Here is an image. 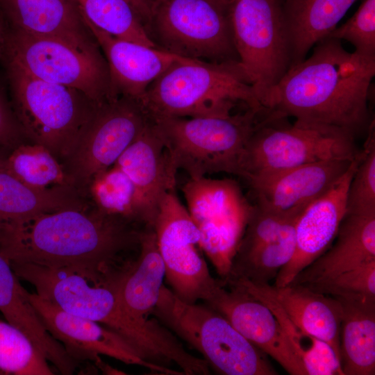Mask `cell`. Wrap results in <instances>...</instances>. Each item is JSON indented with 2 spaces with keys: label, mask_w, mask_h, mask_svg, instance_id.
I'll return each mask as SVG.
<instances>
[{
  "label": "cell",
  "mask_w": 375,
  "mask_h": 375,
  "mask_svg": "<svg viewBox=\"0 0 375 375\" xmlns=\"http://www.w3.org/2000/svg\"><path fill=\"white\" fill-rule=\"evenodd\" d=\"M5 160H6V157L2 156L0 154V170L5 168Z\"/></svg>",
  "instance_id": "7bdbcfd3"
},
{
  "label": "cell",
  "mask_w": 375,
  "mask_h": 375,
  "mask_svg": "<svg viewBox=\"0 0 375 375\" xmlns=\"http://www.w3.org/2000/svg\"><path fill=\"white\" fill-rule=\"evenodd\" d=\"M353 160L315 162L251 178L247 181L254 205L276 213H301L341 177Z\"/></svg>",
  "instance_id": "ac0fdd59"
},
{
  "label": "cell",
  "mask_w": 375,
  "mask_h": 375,
  "mask_svg": "<svg viewBox=\"0 0 375 375\" xmlns=\"http://www.w3.org/2000/svg\"><path fill=\"white\" fill-rule=\"evenodd\" d=\"M257 299L267 305L277 318L307 375H343L340 360L331 345L298 328L274 302Z\"/></svg>",
  "instance_id": "1f68e13d"
},
{
  "label": "cell",
  "mask_w": 375,
  "mask_h": 375,
  "mask_svg": "<svg viewBox=\"0 0 375 375\" xmlns=\"http://www.w3.org/2000/svg\"><path fill=\"white\" fill-rule=\"evenodd\" d=\"M297 220L275 240L235 255L230 274L223 281L242 278L256 284H269L294 255Z\"/></svg>",
  "instance_id": "f1b7e54d"
},
{
  "label": "cell",
  "mask_w": 375,
  "mask_h": 375,
  "mask_svg": "<svg viewBox=\"0 0 375 375\" xmlns=\"http://www.w3.org/2000/svg\"><path fill=\"white\" fill-rule=\"evenodd\" d=\"M188 211L200 235L199 247L225 280L253 210L231 178H190L182 187Z\"/></svg>",
  "instance_id": "30bf717a"
},
{
  "label": "cell",
  "mask_w": 375,
  "mask_h": 375,
  "mask_svg": "<svg viewBox=\"0 0 375 375\" xmlns=\"http://www.w3.org/2000/svg\"><path fill=\"white\" fill-rule=\"evenodd\" d=\"M356 0H285L281 2L287 31L290 67L306 58L326 38Z\"/></svg>",
  "instance_id": "4316f807"
},
{
  "label": "cell",
  "mask_w": 375,
  "mask_h": 375,
  "mask_svg": "<svg viewBox=\"0 0 375 375\" xmlns=\"http://www.w3.org/2000/svg\"><path fill=\"white\" fill-rule=\"evenodd\" d=\"M151 119L135 98L119 96L99 103L60 162L74 186L88 196L92 179L114 165Z\"/></svg>",
  "instance_id": "4fadbf2b"
},
{
  "label": "cell",
  "mask_w": 375,
  "mask_h": 375,
  "mask_svg": "<svg viewBox=\"0 0 375 375\" xmlns=\"http://www.w3.org/2000/svg\"><path fill=\"white\" fill-rule=\"evenodd\" d=\"M334 240L289 284L310 288L375 260V213H346Z\"/></svg>",
  "instance_id": "603a6c76"
},
{
  "label": "cell",
  "mask_w": 375,
  "mask_h": 375,
  "mask_svg": "<svg viewBox=\"0 0 375 375\" xmlns=\"http://www.w3.org/2000/svg\"><path fill=\"white\" fill-rule=\"evenodd\" d=\"M139 250L135 260L124 262L119 269L117 284L126 310L134 317L144 319L156 306L165 278L153 227L144 226Z\"/></svg>",
  "instance_id": "d4e9b609"
},
{
  "label": "cell",
  "mask_w": 375,
  "mask_h": 375,
  "mask_svg": "<svg viewBox=\"0 0 375 375\" xmlns=\"http://www.w3.org/2000/svg\"><path fill=\"white\" fill-rule=\"evenodd\" d=\"M1 60L44 81L76 88L101 103L110 98V75L102 53L82 51L58 39L5 28Z\"/></svg>",
  "instance_id": "8fae6325"
},
{
  "label": "cell",
  "mask_w": 375,
  "mask_h": 375,
  "mask_svg": "<svg viewBox=\"0 0 375 375\" xmlns=\"http://www.w3.org/2000/svg\"><path fill=\"white\" fill-rule=\"evenodd\" d=\"M73 1L83 17L98 28L119 39L156 47L142 16L128 0Z\"/></svg>",
  "instance_id": "f546056e"
},
{
  "label": "cell",
  "mask_w": 375,
  "mask_h": 375,
  "mask_svg": "<svg viewBox=\"0 0 375 375\" xmlns=\"http://www.w3.org/2000/svg\"><path fill=\"white\" fill-rule=\"evenodd\" d=\"M301 213H276L263 210L253 204V212L236 255L275 240L298 219Z\"/></svg>",
  "instance_id": "74e56055"
},
{
  "label": "cell",
  "mask_w": 375,
  "mask_h": 375,
  "mask_svg": "<svg viewBox=\"0 0 375 375\" xmlns=\"http://www.w3.org/2000/svg\"><path fill=\"white\" fill-rule=\"evenodd\" d=\"M151 314L226 375H276L266 354L222 315L209 307L182 301L162 285Z\"/></svg>",
  "instance_id": "ba28073f"
},
{
  "label": "cell",
  "mask_w": 375,
  "mask_h": 375,
  "mask_svg": "<svg viewBox=\"0 0 375 375\" xmlns=\"http://www.w3.org/2000/svg\"><path fill=\"white\" fill-rule=\"evenodd\" d=\"M84 19L107 62L110 98L126 96L140 99L169 67L186 58L156 47L117 38Z\"/></svg>",
  "instance_id": "7402d4cb"
},
{
  "label": "cell",
  "mask_w": 375,
  "mask_h": 375,
  "mask_svg": "<svg viewBox=\"0 0 375 375\" xmlns=\"http://www.w3.org/2000/svg\"><path fill=\"white\" fill-rule=\"evenodd\" d=\"M20 279L36 294L63 310L99 323L128 342L147 360L163 356L172 342L170 332L153 319H138L124 307L117 285L119 266L101 270L81 266H46L10 262Z\"/></svg>",
  "instance_id": "3957f363"
},
{
  "label": "cell",
  "mask_w": 375,
  "mask_h": 375,
  "mask_svg": "<svg viewBox=\"0 0 375 375\" xmlns=\"http://www.w3.org/2000/svg\"><path fill=\"white\" fill-rule=\"evenodd\" d=\"M47 359L19 328L0 319V375H52Z\"/></svg>",
  "instance_id": "836d02e7"
},
{
  "label": "cell",
  "mask_w": 375,
  "mask_h": 375,
  "mask_svg": "<svg viewBox=\"0 0 375 375\" xmlns=\"http://www.w3.org/2000/svg\"><path fill=\"white\" fill-rule=\"evenodd\" d=\"M309 289L338 300L375 304V260Z\"/></svg>",
  "instance_id": "d590c367"
},
{
  "label": "cell",
  "mask_w": 375,
  "mask_h": 375,
  "mask_svg": "<svg viewBox=\"0 0 375 375\" xmlns=\"http://www.w3.org/2000/svg\"><path fill=\"white\" fill-rule=\"evenodd\" d=\"M135 8L144 21H147L150 14V6L152 0H128Z\"/></svg>",
  "instance_id": "ab89813d"
},
{
  "label": "cell",
  "mask_w": 375,
  "mask_h": 375,
  "mask_svg": "<svg viewBox=\"0 0 375 375\" xmlns=\"http://www.w3.org/2000/svg\"><path fill=\"white\" fill-rule=\"evenodd\" d=\"M92 203L38 215L0 232V253L10 262L81 266L109 270L119 256L140 246L142 230Z\"/></svg>",
  "instance_id": "7a4b0ae2"
},
{
  "label": "cell",
  "mask_w": 375,
  "mask_h": 375,
  "mask_svg": "<svg viewBox=\"0 0 375 375\" xmlns=\"http://www.w3.org/2000/svg\"><path fill=\"white\" fill-rule=\"evenodd\" d=\"M153 228L172 292L188 303L206 302L222 281L212 276L199 253V230L174 190L162 197Z\"/></svg>",
  "instance_id": "5bb4252c"
},
{
  "label": "cell",
  "mask_w": 375,
  "mask_h": 375,
  "mask_svg": "<svg viewBox=\"0 0 375 375\" xmlns=\"http://www.w3.org/2000/svg\"><path fill=\"white\" fill-rule=\"evenodd\" d=\"M95 365L105 374H125L123 372L113 368L107 363L102 361L101 357H99L94 361Z\"/></svg>",
  "instance_id": "60d3db41"
},
{
  "label": "cell",
  "mask_w": 375,
  "mask_h": 375,
  "mask_svg": "<svg viewBox=\"0 0 375 375\" xmlns=\"http://www.w3.org/2000/svg\"><path fill=\"white\" fill-rule=\"evenodd\" d=\"M221 285L206 301L257 348L290 374L307 375L288 337L270 308L241 288Z\"/></svg>",
  "instance_id": "e0dca14e"
},
{
  "label": "cell",
  "mask_w": 375,
  "mask_h": 375,
  "mask_svg": "<svg viewBox=\"0 0 375 375\" xmlns=\"http://www.w3.org/2000/svg\"><path fill=\"white\" fill-rule=\"evenodd\" d=\"M87 194L101 211L140 224L134 185L116 165L97 174L89 183Z\"/></svg>",
  "instance_id": "d6a6232c"
},
{
  "label": "cell",
  "mask_w": 375,
  "mask_h": 375,
  "mask_svg": "<svg viewBox=\"0 0 375 375\" xmlns=\"http://www.w3.org/2000/svg\"><path fill=\"white\" fill-rule=\"evenodd\" d=\"M28 297L47 330L77 364L94 362L103 355L127 365L142 366L154 373L184 374L146 360L124 338L99 323L67 312L36 293L29 292Z\"/></svg>",
  "instance_id": "9a60e30c"
},
{
  "label": "cell",
  "mask_w": 375,
  "mask_h": 375,
  "mask_svg": "<svg viewBox=\"0 0 375 375\" xmlns=\"http://www.w3.org/2000/svg\"><path fill=\"white\" fill-rule=\"evenodd\" d=\"M26 138L12 109L4 83L0 80V147L14 149Z\"/></svg>",
  "instance_id": "f35d334b"
},
{
  "label": "cell",
  "mask_w": 375,
  "mask_h": 375,
  "mask_svg": "<svg viewBox=\"0 0 375 375\" xmlns=\"http://www.w3.org/2000/svg\"><path fill=\"white\" fill-rule=\"evenodd\" d=\"M263 114L247 108L224 117H166L153 119L169 163L190 178L227 173L240 176L247 142Z\"/></svg>",
  "instance_id": "5b68a950"
},
{
  "label": "cell",
  "mask_w": 375,
  "mask_h": 375,
  "mask_svg": "<svg viewBox=\"0 0 375 375\" xmlns=\"http://www.w3.org/2000/svg\"><path fill=\"white\" fill-rule=\"evenodd\" d=\"M114 165L134 185L140 224L153 227L162 197L175 188L176 172L152 119Z\"/></svg>",
  "instance_id": "44dd1931"
},
{
  "label": "cell",
  "mask_w": 375,
  "mask_h": 375,
  "mask_svg": "<svg viewBox=\"0 0 375 375\" xmlns=\"http://www.w3.org/2000/svg\"><path fill=\"white\" fill-rule=\"evenodd\" d=\"M342 315L340 357L344 375L375 374V304L338 300Z\"/></svg>",
  "instance_id": "83f0119b"
},
{
  "label": "cell",
  "mask_w": 375,
  "mask_h": 375,
  "mask_svg": "<svg viewBox=\"0 0 375 375\" xmlns=\"http://www.w3.org/2000/svg\"><path fill=\"white\" fill-rule=\"evenodd\" d=\"M225 283L238 287L256 299L274 302L298 328L331 345L340 360L342 309L338 299L299 285L276 287L242 278L228 279Z\"/></svg>",
  "instance_id": "ffe728a7"
},
{
  "label": "cell",
  "mask_w": 375,
  "mask_h": 375,
  "mask_svg": "<svg viewBox=\"0 0 375 375\" xmlns=\"http://www.w3.org/2000/svg\"><path fill=\"white\" fill-rule=\"evenodd\" d=\"M238 62H175L139 100L152 119L228 116L238 103L265 112Z\"/></svg>",
  "instance_id": "277c9868"
},
{
  "label": "cell",
  "mask_w": 375,
  "mask_h": 375,
  "mask_svg": "<svg viewBox=\"0 0 375 375\" xmlns=\"http://www.w3.org/2000/svg\"><path fill=\"white\" fill-rule=\"evenodd\" d=\"M327 37L348 41L360 56L375 57V0H364L354 15Z\"/></svg>",
  "instance_id": "8d00e7d4"
},
{
  "label": "cell",
  "mask_w": 375,
  "mask_h": 375,
  "mask_svg": "<svg viewBox=\"0 0 375 375\" xmlns=\"http://www.w3.org/2000/svg\"><path fill=\"white\" fill-rule=\"evenodd\" d=\"M5 169L33 188L44 189L57 185L75 188L60 162L39 144L21 143L12 149L6 157Z\"/></svg>",
  "instance_id": "4dcf8cb0"
},
{
  "label": "cell",
  "mask_w": 375,
  "mask_h": 375,
  "mask_svg": "<svg viewBox=\"0 0 375 375\" xmlns=\"http://www.w3.org/2000/svg\"><path fill=\"white\" fill-rule=\"evenodd\" d=\"M312 55L291 67L270 90L262 108L276 119L335 126L354 136L368 130V99L375 57L347 51L341 40L326 37Z\"/></svg>",
  "instance_id": "6da1fadb"
},
{
  "label": "cell",
  "mask_w": 375,
  "mask_h": 375,
  "mask_svg": "<svg viewBox=\"0 0 375 375\" xmlns=\"http://www.w3.org/2000/svg\"><path fill=\"white\" fill-rule=\"evenodd\" d=\"M4 28L61 40L88 53L102 51L73 0H0Z\"/></svg>",
  "instance_id": "d6986e66"
},
{
  "label": "cell",
  "mask_w": 375,
  "mask_h": 375,
  "mask_svg": "<svg viewBox=\"0 0 375 375\" xmlns=\"http://www.w3.org/2000/svg\"><path fill=\"white\" fill-rule=\"evenodd\" d=\"M231 23L238 64L262 106L291 65L281 1L232 0Z\"/></svg>",
  "instance_id": "7c38bea8"
},
{
  "label": "cell",
  "mask_w": 375,
  "mask_h": 375,
  "mask_svg": "<svg viewBox=\"0 0 375 375\" xmlns=\"http://www.w3.org/2000/svg\"><path fill=\"white\" fill-rule=\"evenodd\" d=\"M360 156L359 150L341 177L299 215L295 224L294 255L278 272L274 285H288L331 245L347 212L348 189Z\"/></svg>",
  "instance_id": "2e32d148"
},
{
  "label": "cell",
  "mask_w": 375,
  "mask_h": 375,
  "mask_svg": "<svg viewBox=\"0 0 375 375\" xmlns=\"http://www.w3.org/2000/svg\"><path fill=\"white\" fill-rule=\"evenodd\" d=\"M232 0H152L145 27L160 49L205 62H239Z\"/></svg>",
  "instance_id": "52a82bcc"
},
{
  "label": "cell",
  "mask_w": 375,
  "mask_h": 375,
  "mask_svg": "<svg viewBox=\"0 0 375 375\" xmlns=\"http://www.w3.org/2000/svg\"><path fill=\"white\" fill-rule=\"evenodd\" d=\"M367 132L360 158L349 186L346 213H375L374 120L372 121Z\"/></svg>",
  "instance_id": "e575fe53"
},
{
  "label": "cell",
  "mask_w": 375,
  "mask_h": 375,
  "mask_svg": "<svg viewBox=\"0 0 375 375\" xmlns=\"http://www.w3.org/2000/svg\"><path fill=\"white\" fill-rule=\"evenodd\" d=\"M355 137L340 128L297 119L278 126L265 116L247 142L240 176L247 181L315 162L353 160L359 151Z\"/></svg>",
  "instance_id": "9c48e42d"
},
{
  "label": "cell",
  "mask_w": 375,
  "mask_h": 375,
  "mask_svg": "<svg viewBox=\"0 0 375 375\" xmlns=\"http://www.w3.org/2000/svg\"><path fill=\"white\" fill-rule=\"evenodd\" d=\"M90 205L88 197L74 187L35 188L5 168L0 170V231L40 214Z\"/></svg>",
  "instance_id": "484cf974"
},
{
  "label": "cell",
  "mask_w": 375,
  "mask_h": 375,
  "mask_svg": "<svg viewBox=\"0 0 375 375\" xmlns=\"http://www.w3.org/2000/svg\"><path fill=\"white\" fill-rule=\"evenodd\" d=\"M10 102L26 139L61 162L94 114L97 103L83 92L5 65Z\"/></svg>",
  "instance_id": "8992f818"
},
{
  "label": "cell",
  "mask_w": 375,
  "mask_h": 375,
  "mask_svg": "<svg viewBox=\"0 0 375 375\" xmlns=\"http://www.w3.org/2000/svg\"><path fill=\"white\" fill-rule=\"evenodd\" d=\"M10 261L0 253V312L21 330L62 374H72L77 363L47 330L20 284Z\"/></svg>",
  "instance_id": "cb8c5ba5"
},
{
  "label": "cell",
  "mask_w": 375,
  "mask_h": 375,
  "mask_svg": "<svg viewBox=\"0 0 375 375\" xmlns=\"http://www.w3.org/2000/svg\"><path fill=\"white\" fill-rule=\"evenodd\" d=\"M5 44V28L0 18V59H1Z\"/></svg>",
  "instance_id": "b9f144b4"
}]
</instances>
